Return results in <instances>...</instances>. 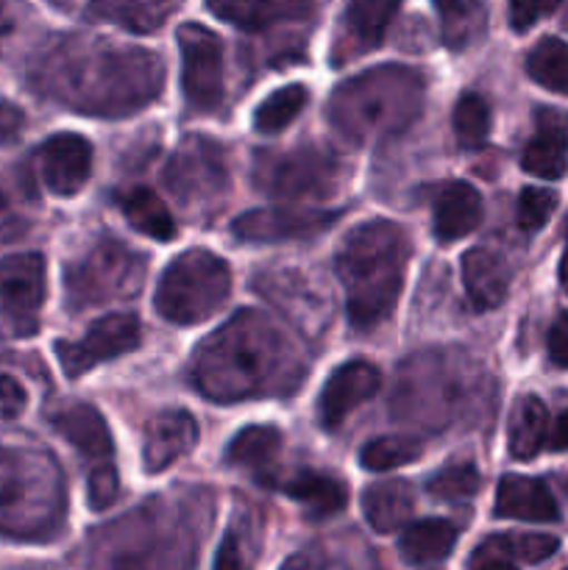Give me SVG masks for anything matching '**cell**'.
I'll use <instances>...</instances> for the list:
<instances>
[{
	"mask_svg": "<svg viewBox=\"0 0 568 570\" xmlns=\"http://www.w3.org/2000/svg\"><path fill=\"white\" fill-rule=\"evenodd\" d=\"M165 67L143 48L84 45L78 39L50 48L33 67V83L50 98L84 115L120 117L148 106L161 92Z\"/></svg>",
	"mask_w": 568,
	"mask_h": 570,
	"instance_id": "6da1fadb",
	"label": "cell"
},
{
	"mask_svg": "<svg viewBox=\"0 0 568 570\" xmlns=\"http://www.w3.org/2000/svg\"><path fill=\"white\" fill-rule=\"evenodd\" d=\"M301 379V356L282 328L254 309L239 312L221 332L209 334L193 360L195 387L217 404L290 395Z\"/></svg>",
	"mask_w": 568,
	"mask_h": 570,
	"instance_id": "7a4b0ae2",
	"label": "cell"
},
{
	"mask_svg": "<svg viewBox=\"0 0 568 570\" xmlns=\"http://www.w3.org/2000/svg\"><path fill=\"white\" fill-rule=\"evenodd\" d=\"M410 239L390 220L356 226L334 256V271L345 287L349 321L356 332H371L388 321L404 287Z\"/></svg>",
	"mask_w": 568,
	"mask_h": 570,
	"instance_id": "3957f363",
	"label": "cell"
},
{
	"mask_svg": "<svg viewBox=\"0 0 568 570\" xmlns=\"http://www.w3.org/2000/svg\"><path fill=\"white\" fill-rule=\"evenodd\" d=\"M427 98V81L404 65H382L340 83L329 100V120L354 142L393 137L418 120Z\"/></svg>",
	"mask_w": 568,
	"mask_h": 570,
	"instance_id": "277c9868",
	"label": "cell"
},
{
	"mask_svg": "<svg viewBox=\"0 0 568 570\" xmlns=\"http://www.w3.org/2000/svg\"><path fill=\"white\" fill-rule=\"evenodd\" d=\"M61 479L48 456L0 449V534L45 538L61 512Z\"/></svg>",
	"mask_w": 568,
	"mask_h": 570,
	"instance_id": "5b68a950",
	"label": "cell"
},
{
	"mask_svg": "<svg viewBox=\"0 0 568 570\" xmlns=\"http://www.w3.org/2000/svg\"><path fill=\"white\" fill-rule=\"evenodd\" d=\"M232 293V271L206 248L184 250L167 265L156 284L154 304L165 321L176 326L204 323L226 304Z\"/></svg>",
	"mask_w": 568,
	"mask_h": 570,
	"instance_id": "8992f818",
	"label": "cell"
},
{
	"mask_svg": "<svg viewBox=\"0 0 568 570\" xmlns=\"http://www.w3.org/2000/svg\"><path fill=\"white\" fill-rule=\"evenodd\" d=\"M349 181V167L337 154L315 145H301L287 154H259L254 184L273 198L326 200Z\"/></svg>",
	"mask_w": 568,
	"mask_h": 570,
	"instance_id": "52a82bcc",
	"label": "cell"
},
{
	"mask_svg": "<svg viewBox=\"0 0 568 570\" xmlns=\"http://www.w3.org/2000/svg\"><path fill=\"white\" fill-rule=\"evenodd\" d=\"M145 256L128 250L115 239H104L95 245L81 262L67 267L65 293L70 312L100 306L106 301L131 298L143 289Z\"/></svg>",
	"mask_w": 568,
	"mask_h": 570,
	"instance_id": "ba28073f",
	"label": "cell"
},
{
	"mask_svg": "<svg viewBox=\"0 0 568 570\" xmlns=\"http://www.w3.org/2000/svg\"><path fill=\"white\" fill-rule=\"evenodd\" d=\"M165 184L178 206L204 212L228 193V161L221 142L209 137H184L165 167Z\"/></svg>",
	"mask_w": 568,
	"mask_h": 570,
	"instance_id": "9c48e42d",
	"label": "cell"
},
{
	"mask_svg": "<svg viewBox=\"0 0 568 570\" xmlns=\"http://www.w3.org/2000/svg\"><path fill=\"white\" fill-rule=\"evenodd\" d=\"M182 50V92L195 111H217L223 104V42L198 22L178 28Z\"/></svg>",
	"mask_w": 568,
	"mask_h": 570,
	"instance_id": "30bf717a",
	"label": "cell"
},
{
	"mask_svg": "<svg viewBox=\"0 0 568 570\" xmlns=\"http://www.w3.org/2000/svg\"><path fill=\"white\" fill-rule=\"evenodd\" d=\"M139 340H143V328H139L137 317L128 315V312H117V315H106L98 323H92V328L76 343H70V340L56 343V360L67 376L78 379L100 362L137 351Z\"/></svg>",
	"mask_w": 568,
	"mask_h": 570,
	"instance_id": "8fae6325",
	"label": "cell"
},
{
	"mask_svg": "<svg viewBox=\"0 0 568 570\" xmlns=\"http://www.w3.org/2000/svg\"><path fill=\"white\" fill-rule=\"evenodd\" d=\"M48 295L45 259L39 254H17L0 259V321L17 332H31Z\"/></svg>",
	"mask_w": 568,
	"mask_h": 570,
	"instance_id": "7c38bea8",
	"label": "cell"
},
{
	"mask_svg": "<svg viewBox=\"0 0 568 570\" xmlns=\"http://www.w3.org/2000/svg\"><path fill=\"white\" fill-rule=\"evenodd\" d=\"M340 212H321V209H251L239 215L232 223V232L239 243L267 245L284 243V239L315 237L326 232Z\"/></svg>",
	"mask_w": 568,
	"mask_h": 570,
	"instance_id": "4fadbf2b",
	"label": "cell"
},
{
	"mask_svg": "<svg viewBox=\"0 0 568 570\" xmlns=\"http://www.w3.org/2000/svg\"><path fill=\"white\" fill-rule=\"evenodd\" d=\"M382 387V373L376 365L365 360H351L340 365L323 384L321 399H317V415L326 429H340L345 417L371 401Z\"/></svg>",
	"mask_w": 568,
	"mask_h": 570,
	"instance_id": "5bb4252c",
	"label": "cell"
},
{
	"mask_svg": "<svg viewBox=\"0 0 568 570\" xmlns=\"http://www.w3.org/2000/svg\"><path fill=\"white\" fill-rule=\"evenodd\" d=\"M39 173L53 195L70 198L92 173V145L78 134H56L39 148Z\"/></svg>",
	"mask_w": 568,
	"mask_h": 570,
	"instance_id": "9a60e30c",
	"label": "cell"
},
{
	"mask_svg": "<svg viewBox=\"0 0 568 570\" xmlns=\"http://www.w3.org/2000/svg\"><path fill=\"white\" fill-rule=\"evenodd\" d=\"M401 0H349L345 6L343 33L334 48V65H345L349 59L379 48L399 11Z\"/></svg>",
	"mask_w": 568,
	"mask_h": 570,
	"instance_id": "2e32d148",
	"label": "cell"
},
{
	"mask_svg": "<svg viewBox=\"0 0 568 570\" xmlns=\"http://www.w3.org/2000/svg\"><path fill=\"white\" fill-rule=\"evenodd\" d=\"M198 443V423L184 410L159 412L154 421L145 426L143 440V462L148 473H161L176 465L182 456Z\"/></svg>",
	"mask_w": 568,
	"mask_h": 570,
	"instance_id": "e0dca14e",
	"label": "cell"
},
{
	"mask_svg": "<svg viewBox=\"0 0 568 570\" xmlns=\"http://www.w3.org/2000/svg\"><path fill=\"white\" fill-rule=\"evenodd\" d=\"M496 515L510 521L551 523L560 518V510L546 482L529 476H505L496 490Z\"/></svg>",
	"mask_w": 568,
	"mask_h": 570,
	"instance_id": "ac0fdd59",
	"label": "cell"
},
{
	"mask_svg": "<svg viewBox=\"0 0 568 570\" xmlns=\"http://www.w3.org/2000/svg\"><path fill=\"white\" fill-rule=\"evenodd\" d=\"M50 426L89 460H106L115 451L111 432L100 412L89 404H70L61 406L59 412L50 415Z\"/></svg>",
	"mask_w": 568,
	"mask_h": 570,
	"instance_id": "d6986e66",
	"label": "cell"
},
{
	"mask_svg": "<svg viewBox=\"0 0 568 570\" xmlns=\"http://www.w3.org/2000/svg\"><path fill=\"white\" fill-rule=\"evenodd\" d=\"M482 223V198L466 181H449L434 200V237L457 243Z\"/></svg>",
	"mask_w": 568,
	"mask_h": 570,
	"instance_id": "ffe728a7",
	"label": "cell"
},
{
	"mask_svg": "<svg viewBox=\"0 0 568 570\" xmlns=\"http://www.w3.org/2000/svg\"><path fill=\"white\" fill-rule=\"evenodd\" d=\"M462 282L473 309H496L510 289V271L505 259L488 248H471L462 256Z\"/></svg>",
	"mask_w": 568,
	"mask_h": 570,
	"instance_id": "44dd1931",
	"label": "cell"
},
{
	"mask_svg": "<svg viewBox=\"0 0 568 570\" xmlns=\"http://www.w3.org/2000/svg\"><path fill=\"white\" fill-rule=\"evenodd\" d=\"M212 14L245 31L278 26V22L301 20L310 11V0H206Z\"/></svg>",
	"mask_w": 568,
	"mask_h": 570,
	"instance_id": "7402d4cb",
	"label": "cell"
},
{
	"mask_svg": "<svg viewBox=\"0 0 568 570\" xmlns=\"http://www.w3.org/2000/svg\"><path fill=\"white\" fill-rule=\"evenodd\" d=\"M282 493H287L290 499L298 501L306 507L310 518L321 521V518H332L337 512L345 510L349 504V490L340 479L329 476L321 471H295L287 479H282Z\"/></svg>",
	"mask_w": 568,
	"mask_h": 570,
	"instance_id": "603a6c76",
	"label": "cell"
},
{
	"mask_svg": "<svg viewBox=\"0 0 568 570\" xmlns=\"http://www.w3.org/2000/svg\"><path fill=\"white\" fill-rule=\"evenodd\" d=\"M412 510H415V493L401 479L376 482L362 493V515L379 534H390L404 527L412 518Z\"/></svg>",
	"mask_w": 568,
	"mask_h": 570,
	"instance_id": "cb8c5ba5",
	"label": "cell"
},
{
	"mask_svg": "<svg viewBox=\"0 0 568 570\" xmlns=\"http://www.w3.org/2000/svg\"><path fill=\"white\" fill-rule=\"evenodd\" d=\"M115 204L120 206L123 217L128 220V226L134 232L145 234L150 239H159V243H170L176 237V220H173L170 209L165 206V200L148 187H131L120 189L115 195Z\"/></svg>",
	"mask_w": 568,
	"mask_h": 570,
	"instance_id": "d4e9b609",
	"label": "cell"
},
{
	"mask_svg": "<svg viewBox=\"0 0 568 570\" xmlns=\"http://www.w3.org/2000/svg\"><path fill=\"white\" fill-rule=\"evenodd\" d=\"M457 534L460 532H457L454 523L440 521V518L410 523L399 540L401 560L407 566H434V562H443L454 551Z\"/></svg>",
	"mask_w": 568,
	"mask_h": 570,
	"instance_id": "484cf974",
	"label": "cell"
},
{
	"mask_svg": "<svg viewBox=\"0 0 568 570\" xmlns=\"http://www.w3.org/2000/svg\"><path fill=\"white\" fill-rule=\"evenodd\" d=\"M173 0H89V17L131 33H150L167 22Z\"/></svg>",
	"mask_w": 568,
	"mask_h": 570,
	"instance_id": "4316f807",
	"label": "cell"
},
{
	"mask_svg": "<svg viewBox=\"0 0 568 570\" xmlns=\"http://www.w3.org/2000/svg\"><path fill=\"white\" fill-rule=\"evenodd\" d=\"M549 438V410L540 399L527 395L516 404L510 421V454L527 462L540 454Z\"/></svg>",
	"mask_w": 568,
	"mask_h": 570,
	"instance_id": "83f0119b",
	"label": "cell"
},
{
	"mask_svg": "<svg viewBox=\"0 0 568 570\" xmlns=\"http://www.w3.org/2000/svg\"><path fill=\"white\" fill-rule=\"evenodd\" d=\"M521 167L529 176L555 181L568 170V134L562 126H543L527 142L521 156Z\"/></svg>",
	"mask_w": 568,
	"mask_h": 570,
	"instance_id": "f1b7e54d",
	"label": "cell"
},
{
	"mask_svg": "<svg viewBox=\"0 0 568 570\" xmlns=\"http://www.w3.org/2000/svg\"><path fill=\"white\" fill-rule=\"evenodd\" d=\"M278 451H282V432L276 426H248L234 434L226 449V460L228 465L245 468L262 476L276 462Z\"/></svg>",
	"mask_w": 568,
	"mask_h": 570,
	"instance_id": "f546056e",
	"label": "cell"
},
{
	"mask_svg": "<svg viewBox=\"0 0 568 570\" xmlns=\"http://www.w3.org/2000/svg\"><path fill=\"white\" fill-rule=\"evenodd\" d=\"M527 72L538 87L568 98V42L557 37L540 39L527 56Z\"/></svg>",
	"mask_w": 568,
	"mask_h": 570,
	"instance_id": "4dcf8cb0",
	"label": "cell"
},
{
	"mask_svg": "<svg viewBox=\"0 0 568 570\" xmlns=\"http://www.w3.org/2000/svg\"><path fill=\"white\" fill-rule=\"evenodd\" d=\"M440 14V33L451 50H462L479 37L484 26L479 0H434Z\"/></svg>",
	"mask_w": 568,
	"mask_h": 570,
	"instance_id": "1f68e13d",
	"label": "cell"
},
{
	"mask_svg": "<svg viewBox=\"0 0 568 570\" xmlns=\"http://www.w3.org/2000/svg\"><path fill=\"white\" fill-rule=\"evenodd\" d=\"M310 100V92L301 83H290V87L276 89L273 95H267L254 111V128L259 134H278L301 115V109Z\"/></svg>",
	"mask_w": 568,
	"mask_h": 570,
	"instance_id": "d6a6232c",
	"label": "cell"
},
{
	"mask_svg": "<svg viewBox=\"0 0 568 570\" xmlns=\"http://www.w3.org/2000/svg\"><path fill=\"white\" fill-rule=\"evenodd\" d=\"M490 106L482 95L466 92L454 106V137L462 148L473 150L488 142L490 137Z\"/></svg>",
	"mask_w": 568,
	"mask_h": 570,
	"instance_id": "836d02e7",
	"label": "cell"
},
{
	"mask_svg": "<svg viewBox=\"0 0 568 570\" xmlns=\"http://www.w3.org/2000/svg\"><path fill=\"white\" fill-rule=\"evenodd\" d=\"M421 454H423V445L421 440L415 438H379V440H371V443L362 449L360 462L365 471L384 473V471H393V468L410 465V462H415Z\"/></svg>",
	"mask_w": 568,
	"mask_h": 570,
	"instance_id": "e575fe53",
	"label": "cell"
},
{
	"mask_svg": "<svg viewBox=\"0 0 568 570\" xmlns=\"http://www.w3.org/2000/svg\"><path fill=\"white\" fill-rule=\"evenodd\" d=\"M482 488V479H479V471L473 465H449L440 473H434L429 479L427 490L432 499L449 501V504H457V501H468L479 493Z\"/></svg>",
	"mask_w": 568,
	"mask_h": 570,
	"instance_id": "d590c367",
	"label": "cell"
},
{
	"mask_svg": "<svg viewBox=\"0 0 568 570\" xmlns=\"http://www.w3.org/2000/svg\"><path fill=\"white\" fill-rule=\"evenodd\" d=\"M557 209V195L551 189H540V187H527L518 198V226L523 232H540L546 223L551 220Z\"/></svg>",
	"mask_w": 568,
	"mask_h": 570,
	"instance_id": "8d00e7d4",
	"label": "cell"
},
{
	"mask_svg": "<svg viewBox=\"0 0 568 570\" xmlns=\"http://www.w3.org/2000/svg\"><path fill=\"white\" fill-rule=\"evenodd\" d=\"M20 189L0 173V245L14 243L20 234H26L28 217L20 206Z\"/></svg>",
	"mask_w": 568,
	"mask_h": 570,
	"instance_id": "74e56055",
	"label": "cell"
},
{
	"mask_svg": "<svg viewBox=\"0 0 568 570\" xmlns=\"http://www.w3.org/2000/svg\"><path fill=\"white\" fill-rule=\"evenodd\" d=\"M518 566L516 546H512V534H493V538L482 540L479 549L468 557V568H484V570H510Z\"/></svg>",
	"mask_w": 568,
	"mask_h": 570,
	"instance_id": "f35d334b",
	"label": "cell"
},
{
	"mask_svg": "<svg viewBox=\"0 0 568 570\" xmlns=\"http://www.w3.org/2000/svg\"><path fill=\"white\" fill-rule=\"evenodd\" d=\"M120 495V476H117L115 465L111 462H100L92 473H89V484H87V499L89 507L95 512L106 510L111 507Z\"/></svg>",
	"mask_w": 568,
	"mask_h": 570,
	"instance_id": "ab89813d",
	"label": "cell"
},
{
	"mask_svg": "<svg viewBox=\"0 0 568 570\" xmlns=\"http://www.w3.org/2000/svg\"><path fill=\"white\" fill-rule=\"evenodd\" d=\"M512 546H516L518 566H538V562L549 560L557 549H560V540L551 538V534H512Z\"/></svg>",
	"mask_w": 568,
	"mask_h": 570,
	"instance_id": "60d3db41",
	"label": "cell"
},
{
	"mask_svg": "<svg viewBox=\"0 0 568 570\" xmlns=\"http://www.w3.org/2000/svg\"><path fill=\"white\" fill-rule=\"evenodd\" d=\"M560 0H510V22L516 31H529L540 17L551 14Z\"/></svg>",
	"mask_w": 568,
	"mask_h": 570,
	"instance_id": "b9f144b4",
	"label": "cell"
},
{
	"mask_svg": "<svg viewBox=\"0 0 568 570\" xmlns=\"http://www.w3.org/2000/svg\"><path fill=\"white\" fill-rule=\"evenodd\" d=\"M28 393L14 376H0V421H17L26 412Z\"/></svg>",
	"mask_w": 568,
	"mask_h": 570,
	"instance_id": "7bdbcfd3",
	"label": "cell"
},
{
	"mask_svg": "<svg viewBox=\"0 0 568 570\" xmlns=\"http://www.w3.org/2000/svg\"><path fill=\"white\" fill-rule=\"evenodd\" d=\"M22 128H26V115L20 106L11 100H0V148L14 145L22 137Z\"/></svg>",
	"mask_w": 568,
	"mask_h": 570,
	"instance_id": "ee69618b",
	"label": "cell"
},
{
	"mask_svg": "<svg viewBox=\"0 0 568 570\" xmlns=\"http://www.w3.org/2000/svg\"><path fill=\"white\" fill-rule=\"evenodd\" d=\"M549 356L557 367H568V315H560L551 326Z\"/></svg>",
	"mask_w": 568,
	"mask_h": 570,
	"instance_id": "f6af8a7d",
	"label": "cell"
},
{
	"mask_svg": "<svg viewBox=\"0 0 568 570\" xmlns=\"http://www.w3.org/2000/svg\"><path fill=\"white\" fill-rule=\"evenodd\" d=\"M17 31V6L14 0H0V50Z\"/></svg>",
	"mask_w": 568,
	"mask_h": 570,
	"instance_id": "bcb514c9",
	"label": "cell"
},
{
	"mask_svg": "<svg viewBox=\"0 0 568 570\" xmlns=\"http://www.w3.org/2000/svg\"><path fill=\"white\" fill-rule=\"evenodd\" d=\"M549 449L551 451H568V410L555 421V429H551V434H549Z\"/></svg>",
	"mask_w": 568,
	"mask_h": 570,
	"instance_id": "7dc6e473",
	"label": "cell"
},
{
	"mask_svg": "<svg viewBox=\"0 0 568 570\" xmlns=\"http://www.w3.org/2000/svg\"><path fill=\"white\" fill-rule=\"evenodd\" d=\"M560 284H562V289L568 293V248H566V254H562V262H560Z\"/></svg>",
	"mask_w": 568,
	"mask_h": 570,
	"instance_id": "c3c4849f",
	"label": "cell"
},
{
	"mask_svg": "<svg viewBox=\"0 0 568 570\" xmlns=\"http://www.w3.org/2000/svg\"><path fill=\"white\" fill-rule=\"evenodd\" d=\"M50 6H56V9H70L72 0H48Z\"/></svg>",
	"mask_w": 568,
	"mask_h": 570,
	"instance_id": "681fc988",
	"label": "cell"
}]
</instances>
